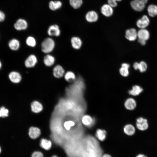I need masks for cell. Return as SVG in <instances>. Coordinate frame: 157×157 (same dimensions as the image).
Segmentation results:
<instances>
[{
	"label": "cell",
	"mask_w": 157,
	"mask_h": 157,
	"mask_svg": "<svg viewBox=\"0 0 157 157\" xmlns=\"http://www.w3.org/2000/svg\"><path fill=\"white\" fill-rule=\"evenodd\" d=\"M55 45V42L53 39L50 38H47L41 44V50L44 53H49L53 50Z\"/></svg>",
	"instance_id": "cell-1"
},
{
	"label": "cell",
	"mask_w": 157,
	"mask_h": 157,
	"mask_svg": "<svg viewBox=\"0 0 157 157\" xmlns=\"http://www.w3.org/2000/svg\"><path fill=\"white\" fill-rule=\"evenodd\" d=\"M38 62L36 56L34 54L29 55L24 61V65L27 68H30L34 67Z\"/></svg>",
	"instance_id": "cell-2"
},
{
	"label": "cell",
	"mask_w": 157,
	"mask_h": 157,
	"mask_svg": "<svg viewBox=\"0 0 157 157\" xmlns=\"http://www.w3.org/2000/svg\"><path fill=\"white\" fill-rule=\"evenodd\" d=\"M150 20L148 17L146 15H143L138 19L136 22V25L140 29L145 28L149 25Z\"/></svg>",
	"instance_id": "cell-3"
},
{
	"label": "cell",
	"mask_w": 157,
	"mask_h": 157,
	"mask_svg": "<svg viewBox=\"0 0 157 157\" xmlns=\"http://www.w3.org/2000/svg\"><path fill=\"white\" fill-rule=\"evenodd\" d=\"M136 125L137 128L141 131L145 130L148 127L147 119L142 117H139L136 119Z\"/></svg>",
	"instance_id": "cell-4"
},
{
	"label": "cell",
	"mask_w": 157,
	"mask_h": 157,
	"mask_svg": "<svg viewBox=\"0 0 157 157\" xmlns=\"http://www.w3.org/2000/svg\"><path fill=\"white\" fill-rule=\"evenodd\" d=\"M145 4L144 3L137 0H133L130 3L132 8L138 12H141L143 10L145 7Z\"/></svg>",
	"instance_id": "cell-5"
},
{
	"label": "cell",
	"mask_w": 157,
	"mask_h": 157,
	"mask_svg": "<svg viewBox=\"0 0 157 157\" xmlns=\"http://www.w3.org/2000/svg\"><path fill=\"white\" fill-rule=\"evenodd\" d=\"M53 74L55 77L60 78L64 76L65 74V70L62 66L58 65L54 67L53 70Z\"/></svg>",
	"instance_id": "cell-6"
},
{
	"label": "cell",
	"mask_w": 157,
	"mask_h": 157,
	"mask_svg": "<svg viewBox=\"0 0 157 157\" xmlns=\"http://www.w3.org/2000/svg\"><path fill=\"white\" fill-rule=\"evenodd\" d=\"M125 36L126 39L130 41H134L138 37L137 32L134 28L127 29L125 32Z\"/></svg>",
	"instance_id": "cell-7"
},
{
	"label": "cell",
	"mask_w": 157,
	"mask_h": 157,
	"mask_svg": "<svg viewBox=\"0 0 157 157\" xmlns=\"http://www.w3.org/2000/svg\"><path fill=\"white\" fill-rule=\"evenodd\" d=\"M102 14L106 17H109L112 15L113 12V8L108 4L103 5L101 8Z\"/></svg>",
	"instance_id": "cell-8"
},
{
	"label": "cell",
	"mask_w": 157,
	"mask_h": 157,
	"mask_svg": "<svg viewBox=\"0 0 157 157\" xmlns=\"http://www.w3.org/2000/svg\"><path fill=\"white\" fill-rule=\"evenodd\" d=\"M47 33L50 36L58 37L60 35V31L58 25H53L50 26L49 28Z\"/></svg>",
	"instance_id": "cell-9"
},
{
	"label": "cell",
	"mask_w": 157,
	"mask_h": 157,
	"mask_svg": "<svg viewBox=\"0 0 157 157\" xmlns=\"http://www.w3.org/2000/svg\"><path fill=\"white\" fill-rule=\"evenodd\" d=\"M8 77L11 82L16 83L20 82L22 78L20 74L16 71L10 72L9 74Z\"/></svg>",
	"instance_id": "cell-10"
},
{
	"label": "cell",
	"mask_w": 157,
	"mask_h": 157,
	"mask_svg": "<svg viewBox=\"0 0 157 157\" xmlns=\"http://www.w3.org/2000/svg\"><path fill=\"white\" fill-rule=\"evenodd\" d=\"M85 19L89 22H96L98 19L97 13L95 11L91 10L88 12L86 14Z\"/></svg>",
	"instance_id": "cell-11"
},
{
	"label": "cell",
	"mask_w": 157,
	"mask_h": 157,
	"mask_svg": "<svg viewBox=\"0 0 157 157\" xmlns=\"http://www.w3.org/2000/svg\"><path fill=\"white\" fill-rule=\"evenodd\" d=\"M28 24L26 21L21 19H18L14 25L15 28L18 31L25 30Z\"/></svg>",
	"instance_id": "cell-12"
},
{
	"label": "cell",
	"mask_w": 157,
	"mask_h": 157,
	"mask_svg": "<svg viewBox=\"0 0 157 157\" xmlns=\"http://www.w3.org/2000/svg\"><path fill=\"white\" fill-rule=\"evenodd\" d=\"M137 37L138 39L147 41L150 37V33L145 28L140 29L137 32Z\"/></svg>",
	"instance_id": "cell-13"
},
{
	"label": "cell",
	"mask_w": 157,
	"mask_h": 157,
	"mask_svg": "<svg viewBox=\"0 0 157 157\" xmlns=\"http://www.w3.org/2000/svg\"><path fill=\"white\" fill-rule=\"evenodd\" d=\"M125 108L129 110H134L136 107V103L133 98H130L127 99L124 102Z\"/></svg>",
	"instance_id": "cell-14"
},
{
	"label": "cell",
	"mask_w": 157,
	"mask_h": 157,
	"mask_svg": "<svg viewBox=\"0 0 157 157\" xmlns=\"http://www.w3.org/2000/svg\"><path fill=\"white\" fill-rule=\"evenodd\" d=\"M28 133L31 138L35 139L40 136L41 134L40 130L37 127H31L29 129Z\"/></svg>",
	"instance_id": "cell-15"
},
{
	"label": "cell",
	"mask_w": 157,
	"mask_h": 157,
	"mask_svg": "<svg viewBox=\"0 0 157 157\" xmlns=\"http://www.w3.org/2000/svg\"><path fill=\"white\" fill-rule=\"evenodd\" d=\"M43 60L45 65L47 67H51L54 64L55 59L53 56L47 54L44 57Z\"/></svg>",
	"instance_id": "cell-16"
},
{
	"label": "cell",
	"mask_w": 157,
	"mask_h": 157,
	"mask_svg": "<svg viewBox=\"0 0 157 157\" xmlns=\"http://www.w3.org/2000/svg\"><path fill=\"white\" fill-rule=\"evenodd\" d=\"M133 67L135 70H139L141 72H145L147 68V65L146 63L141 61L139 63L136 62L133 64Z\"/></svg>",
	"instance_id": "cell-17"
},
{
	"label": "cell",
	"mask_w": 157,
	"mask_h": 157,
	"mask_svg": "<svg viewBox=\"0 0 157 157\" xmlns=\"http://www.w3.org/2000/svg\"><path fill=\"white\" fill-rule=\"evenodd\" d=\"M71 42L72 47L75 49H79L81 46L82 42L81 39L78 37H72L71 39Z\"/></svg>",
	"instance_id": "cell-18"
},
{
	"label": "cell",
	"mask_w": 157,
	"mask_h": 157,
	"mask_svg": "<svg viewBox=\"0 0 157 157\" xmlns=\"http://www.w3.org/2000/svg\"><path fill=\"white\" fill-rule=\"evenodd\" d=\"M82 124L85 126H91L94 123L93 118L90 115H83L81 118Z\"/></svg>",
	"instance_id": "cell-19"
},
{
	"label": "cell",
	"mask_w": 157,
	"mask_h": 157,
	"mask_svg": "<svg viewBox=\"0 0 157 157\" xmlns=\"http://www.w3.org/2000/svg\"><path fill=\"white\" fill-rule=\"evenodd\" d=\"M8 46L12 50L16 51L19 48L20 44L19 41L16 39H13L8 42Z\"/></svg>",
	"instance_id": "cell-20"
},
{
	"label": "cell",
	"mask_w": 157,
	"mask_h": 157,
	"mask_svg": "<svg viewBox=\"0 0 157 157\" xmlns=\"http://www.w3.org/2000/svg\"><path fill=\"white\" fill-rule=\"evenodd\" d=\"M129 67L130 65L128 63H124L122 64L119 69L120 74L124 77L128 76L129 74Z\"/></svg>",
	"instance_id": "cell-21"
},
{
	"label": "cell",
	"mask_w": 157,
	"mask_h": 157,
	"mask_svg": "<svg viewBox=\"0 0 157 157\" xmlns=\"http://www.w3.org/2000/svg\"><path fill=\"white\" fill-rule=\"evenodd\" d=\"M31 108L32 111L35 113H38L41 112L43 109L42 105L39 102L36 101H33L31 104Z\"/></svg>",
	"instance_id": "cell-22"
},
{
	"label": "cell",
	"mask_w": 157,
	"mask_h": 157,
	"mask_svg": "<svg viewBox=\"0 0 157 157\" xmlns=\"http://www.w3.org/2000/svg\"><path fill=\"white\" fill-rule=\"evenodd\" d=\"M143 90V89L140 86L138 85H135L132 87L131 90L129 91V94L136 96L139 95Z\"/></svg>",
	"instance_id": "cell-23"
},
{
	"label": "cell",
	"mask_w": 157,
	"mask_h": 157,
	"mask_svg": "<svg viewBox=\"0 0 157 157\" xmlns=\"http://www.w3.org/2000/svg\"><path fill=\"white\" fill-rule=\"evenodd\" d=\"M95 136L99 140L103 141L106 138V132L104 130L98 129L96 131Z\"/></svg>",
	"instance_id": "cell-24"
},
{
	"label": "cell",
	"mask_w": 157,
	"mask_h": 157,
	"mask_svg": "<svg viewBox=\"0 0 157 157\" xmlns=\"http://www.w3.org/2000/svg\"><path fill=\"white\" fill-rule=\"evenodd\" d=\"M147 10L150 16L154 17L157 15V6L154 4H150L148 6Z\"/></svg>",
	"instance_id": "cell-25"
},
{
	"label": "cell",
	"mask_w": 157,
	"mask_h": 157,
	"mask_svg": "<svg viewBox=\"0 0 157 157\" xmlns=\"http://www.w3.org/2000/svg\"><path fill=\"white\" fill-rule=\"evenodd\" d=\"M123 130L124 133L128 135H133L135 132L134 126L131 124H127L124 127Z\"/></svg>",
	"instance_id": "cell-26"
},
{
	"label": "cell",
	"mask_w": 157,
	"mask_h": 157,
	"mask_svg": "<svg viewBox=\"0 0 157 157\" xmlns=\"http://www.w3.org/2000/svg\"><path fill=\"white\" fill-rule=\"evenodd\" d=\"M40 144L41 147L47 150L50 149L52 146L51 142L49 140L44 138L41 139Z\"/></svg>",
	"instance_id": "cell-27"
},
{
	"label": "cell",
	"mask_w": 157,
	"mask_h": 157,
	"mask_svg": "<svg viewBox=\"0 0 157 157\" xmlns=\"http://www.w3.org/2000/svg\"><path fill=\"white\" fill-rule=\"evenodd\" d=\"M65 80L68 82H72L76 80L75 74L73 72L68 71L65 73L64 75Z\"/></svg>",
	"instance_id": "cell-28"
},
{
	"label": "cell",
	"mask_w": 157,
	"mask_h": 157,
	"mask_svg": "<svg viewBox=\"0 0 157 157\" xmlns=\"http://www.w3.org/2000/svg\"><path fill=\"white\" fill-rule=\"evenodd\" d=\"M62 5V3L60 1H51L49 3V6L51 10H54L60 8Z\"/></svg>",
	"instance_id": "cell-29"
},
{
	"label": "cell",
	"mask_w": 157,
	"mask_h": 157,
	"mask_svg": "<svg viewBox=\"0 0 157 157\" xmlns=\"http://www.w3.org/2000/svg\"><path fill=\"white\" fill-rule=\"evenodd\" d=\"M69 2L71 6L76 9L79 8L83 3L82 0H69Z\"/></svg>",
	"instance_id": "cell-30"
},
{
	"label": "cell",
	"mask_w": 157,
	"mask_h": 157,
	"mask_svg": "<svg viewBox=\"0 0 157 157\" xmlns=\"http://www.w3.org/2000/svg\"><path fill=\"white\" fill-rule=\"evenodd\" d=\"M26 42L28 46L33 47H35L36 44L35 39L31 36H29L27 38Z\"/></svg>",
	"instance_id": "cell-31"
},
{
	"label": "cell",
	"mask_w": 157,
	"mask_h": 157,
	"mask_svg": "<svg viewBox=\"0 0 157 157\" xmlns=\"http://www.w3.org/2000/svg\"><path fill=\"white\" fill-rule=\"evenodd\" d=\"M75 124L74 122L72 120H69L65 122L64 124L65 128L67 130H69L71 128L74 126Z\"/></svg>",
	"instance_id": "cell-32"
},
{
	"label": "cell",
	"mask_w": 157,
	"mask_h": 157,
	"mask_svg": "<svg viewBox=\"0 0 157 157\" xmlns=\"http://www.w3.org/2000/svg\"><path fill=\"white\" fill-rule=\"evenodd\" d=\"M9 111L8 109L4 107H1L0 108V117H4L8 116Z\"/></svg>",
	"instance_id": "cell-33"
},
{
	"label": "cell",
	"mask_w": 157,
	"mask_h": 157,
	"mask_svg": "<svg viewBox=\"0 0 157 157\" xmlns=\"http://www.w3.org/2000/svg\"><path fill=\"white\" fill-rule=\"evenodd\" d=\"M122 0H108V4L113 8L116 7L117 5V1L119 2Z\"/></svg>",
	"instance_id": "cell-34"
},
{
	"label": "cell",
	"mask_w": 157,
	"mask_h": 157,
	"mask_svg": "<svg viewBox=\"0 0 157 157\" xmlns=\"http://www.w3.org/2000/svg\"><path fill=\"white\" fill-rule=\"evenodd\" d=\"M31 157H44L43 154L41 152L36 151L34 152L31 155Z\"/></svg>",
	"instance_id": "cell-35"
},
{
	"label": "cell",
	"mask_w": 157,
	"mask_h": 157,
	"mask_svg": "<svg viewBox=\"0 0 157 157\" xmlns=\"http://www.w3.org/2000/svg\"><path fill=\"white\" fill-rule=\"evenodd\" d=\"M5 18L4 14L0 10V22L4 21Z\"/></svg>",
	"instance_id": "cell-36"
},
{
	"label": "cell",
	"mask_w": 157,
	"mask_h": 157,
	"mask_svg": "<svg viewBox=\"0 0 157 157\" xmlns=\"http://www.w3.org/2000/svg\"><path fill=\"white\" fill-rule=\"evenodd\" d=\"M146 41L145 40L138 39V41L141 45H144L146 44Z\"/></svg>",
	"instance_id": "cell-37"
},
{
	"label": "cell",
	"mask_w": 157,
	"mask_h": 157,
	"mask_svg": "<svg viewBox=\"0 0 157 157\" xmlns=\"http://www.w3.org/2000/svg\"><path fill=\"white\" fill-rule=\"evenodd\" d=\"M101 157H112L111 156L108 154H105L102 155Z\"/></svg>",
	"instance_id": "cell-38"
},
{
	"label": "cell",
	"mask_w": 157,
	"mask_h": 157,
	"mask_svg": "<svg viewBox=\"0 0 157 157\" xmlns=\"http://www.w3.org/2000/svg\"><path fill=\"white\" fill-rule=\"evenodd\" d=\"M137 0L141 1L144 3L145 4H146V3H147L148 1V0Z\"/></svg>",
	"instance_id": "cell-39"
},
{
	"label": "cell",
	"mask_w": 157,
	"mask_h": 157,
	"mask_svg": "<svg viewBox=\"0 0 157 157\" xmlns=\"http://www.w3.org/2000/svg\"><path fill=\"white\" fill-rule=\"evenodd\" d=\"M136 157H147L146 156L142 154H140L137 155Z\"/></svg>",
	"instance_id": "cell-40"
},
{
	"label": "cell",
	"mask_w": 157,
	"mask_h": 157,
	"mask_svg": "<svg viewBox=\"0 0 157 157\" xmlns=\"http://www.w3.org/2000/svg\"><path fill=\"white\" fill-rule=\"evenodd\" d=\"M2 66V64L1 61H0V69H1Z\"/></svg>",
	"instance_id": "cell-41"
},
{
	"label": "cell",
	"mask_w": 157,
	"mask_h": 157,
	"mask_svg": "<svg viewBox=\"0 0 157 157\" xmlns=\"http://www.w3.org/2000/svg\"><path fill=\"white\" fill-rule=\"evenodd\" d=\"M1 147L0 146V154H1Z\"/></svg>",
	"instance_id": "cell-42"
},
{
	"label": "cell",
	"mask_w": 157,
	"mask_h": 157,
	"mask_svg": "<svg viewBox=\"0 0 157 157\" xmlns=\"http://www.w3.org/2000/svg\"><path fill=\"white\" fill-rule=\"evenodd\" d=\"M51 157H58L57 156H56V155H54L52 156Z\"/></svg>",
	"instance_id": "cell-43"
}]
</instances>
